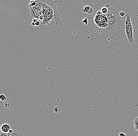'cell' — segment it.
<instances>
[{
  "instance_id": "cell-5",
  "label": "cell",
  "mask_w": 138,
  "mask_h": 136,
  "mask_svg": "<svg viewBox=\"0 0 138 136\" xmlns=\"http://www.w3.org/2000/svg\"><path fill=\"white\" fill-rule=\"evenodd\" d=\"M10 129V126L8 124H3L0 127V130L3 133H8Z\"/></svg>"
},
{
  "instance_id": "cell-6",
  "label": "cell",
  "mask_w": 138,
  "mask_h": 136,
  "mask_svg": "<svg viewBox=\"0 0 138 136\" xmlns=\"http://www.w3.org/2000/svg\"><path fill=\"white\" fill-rule=\"evenodd\" d=\"M8 135L9 136H25L22 132L17 130H14V132L12 134Z\"/></svg>"
},
{
  "instance_id": "cell-15",
  "label": "cell",
  "mask_w": 138,
  "mask_h": 136,
  "mask_svg": "<svg viewBox=\"0 0 138 136\" xmlns=\"http://www.w3.org/2000/svg\"><path fill=\"white\" fill-rule=\"evenodd\" d=\"M119 136H126V135L124 133H121L119 134Z\"/></svg>"
},
{
  "instance_id": "cell-7",
  "label": "cell",
  "mask_w": 138,
  "mask_h": 136,
  "mask_svg": "<svg viewBox=\"0 0 138 136\" xmlns=\"http://www.w3.org/2000/svg\"><path fill=\"white\" fill-rule=\"evenodd\" d=\"M108 6H106L104 7H103L101 10V12L103 14L106 15L108 13Z\"/></svg>"
},
{
  "instance_id": "cell-16",
  "label": "cell",
  "mask_w": 138,
  "mask_h": 136,
  "mask_svg": "<svg viewBox=\"0 0 138 136\" xmlns=\"http://www.w3.org/2000/svg\"><path fill=\"white\" fill-rule=\"evenodd\" d=\"M135 126V130L138 131V125L137 126Z\"/></svg>"
},
{
  "instance_id": "cell-12",
  "label": "cell",
  "mask_w": 138,
  "mask_h": 136,
  "mask_svg": "<svg viewBox=\"0 0 138 136\" xmlns=\"http://www.w3.org/2000/svg\"><path fill=\"white\" fill-rule=\"evenodd\" d=\"M125 13L123 11H121L120 14H119V15L120 16V17H124L125 16Z\"/></svg>"
},
{
  "instance_id": "cell-9",
  "label": "cell",
  "mask_w": 138,
  "mask_h": 136,
  "mask_svg": "<svg viewBox=\"0 0 138 136\" xmlns=\"http://www.w3.org/2000/svg\"><path fill=\"white\" fill-rule=\"evenodd\" d=\"M60 111H61V108L59 106H57L54 108V112L56 113H59L60 112Z\"/></svg>"
},
{
  "instance_id": "cell-14",
  "label": "cell",
  "mask_w": 138,
  "mask_h": 136,
  "mask_svg": "<svg viewBox=\"0 0 138 136\" xmlns=\"http://www.w3.org/2000/svg\"><path fill=\"white\" fill-rule=\"evenodd\" d=\"M13 132H14V129H11L10 130V131H9L8 133V134H12Z\"/></svg>"
},
{
  "instance_id": "cell-1",
  "label": "cell",
  "mask_w": 138,
  "mask_h": 136,
  "mask_svg": "<svg viewBox=\"0 0 138 136\" xmlns=\"http://www.w3.org/2000/svg\"><path fill=\"white\" fill-rule=\"evenodd\" d=\"M108 7V12L106 14L108 19V26L107 29L110 31H115L119 29L121 25V18L118 12L115 9L110 7Z\"/></svg>"
},
{
  "instance_id": "cell-11",
  "label": "cell",
  "mask_w": 138,
  "mask_h": 136,
  "mask_svg": "<svg viewBox=\"0 0 138 136\" xmlns=\"http://www.w3.org/2000/svg\"><path fill=\"white\" fill-rule=\"evenodd\" d=\"M0 136H9V135H8V133L1 132L0 133Z\"/></svg>"
},
{
  "instance_id": "cell-10",
  "label": "cell",
  "mask_w": 138,
  "mask_h": 136,
  "mask_svg": "<svg viewBox=\"0 0 138 136\" xmlns=\"http://www.w3.org/2000/svg\"><path fill=\"white\" fill-rule=\"evenodd\" d=\"M133 124L134 126L138 125V117L135 118L133 121Z\"/></svg>"
},
{
  "instance_id": "cell-4",
  "label": "cell",
  "mask_w": 138,
  "mask_h": 136,
  "mask_svg": "<svg viewBox=\"0 0 138 136\" xmlns=\"http://www.w3.org/2000/svg\"><path fill=\"white\" fill-rule=\"evenodd\" d=\"M34 7H30V8L31 9V11H30V14L31 17L34 18H37V19H39V17L40 16V11L39 10V8H37V7L35 8V6Z\"/></svg>"
},
{
  "instance_id": "cell-2",
  "label": "cell",
  "mask_w": 138,
  "mask_h": 136,
  "mask_svg": "<svg viewBox=\"0 0 138 136\" xmlns=\"http://www.w3.org/2000/svg\"><path fill=\"white\" fill-rule=\"evenodd\" d=\"M125 33L128 39L129 43L131 44L133 43L134 42L133 37V29L131 20V16L129 14H127L126 15Z\"/></svg>"
},
{
  "instance_id": "cell-3",
  "label": "cell",
  "mask_w": 138,
  "mask_h": 136,
  "mask_svg": "<svg viewBox=\"0 0 138 136\" xmlns=\"http://www.w3.org/2000/svg\"><path fill=\"white\" fill-rule=\"evenodd\" d=\"M94 21L97 26L100 28H107L108 26V19L106 15L101 11H98L95 16Z\"/></svg>"
},
{
  "instance_id": "cell-8",
  "label": "cell",
  "mask_w": 138,
  "mask_h": 136,
  "mask_svg": "<svg viewBox=\"0 0 138 136\" xmlns=\"http://www.w3.org/2000/svg\"><path fill=\"white\" fill-rule=\"evenodd\" d=\"M0 100H1V101L5 102L7 101V99L5 95L2 94L1 95H0Z\"/></svg>"
},
{
  "instance_id": "cell-13",
  "label": "cell",
  "mask_w": 138,
  "mask_h": 136,
  "mask_svg": "<svg viewBox=\"0 0 138 136\" xmlns=\"http://www.w3.org/2000/svg\"><path fill=\"white\" fill-rule=\"evenodd\" d=\"M34 24H35V26H39V25H40V22L39 21L36 22H34Z\"/></svg>"
}]
</instances>
